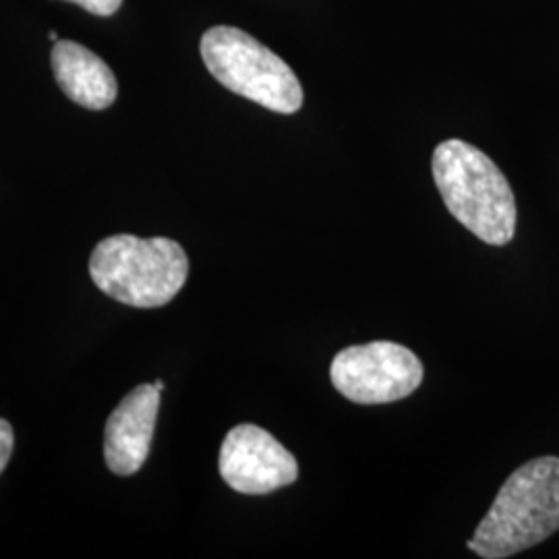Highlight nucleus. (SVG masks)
<instances>
[{
  "instance_id": "obj_1",
  "label": "nucleus",
  "mask_w": 559,
  "mask_h": 559,
  "mask_svg": "<svg viewBox=\"0 0 559 559\" xmlns=\"http://www.w3.org/2000/svg\"><path fill=\"white\" fill-rule=\"evenodd\" d=\"M448 212L477 239L501 247L516 233V198L500 166L462 140L440 143L431 160Z\"/></svg>"
},
{
  "instance_id": "obj_12",
  "label": "nucleus",
  "mask_w": 559,
  "mask_h": 559,
  "mask_svg": "<svg viewBox=\"0 0 559 559\" xmlns=\"http://www.w3.org/2000/svg\"><path fill=\"white\" fill-rule=\"evenodd\" d=\"M50 41H55V44L59 41V36H57V32H50Z\"/></svg>"
},
{
  "instance_id": "obj_2",
  "label": "nucleus",
  "mask_w": 559,
  "mask_h": 559,
  "mask_svg": "<svg viewBox=\"0 0 559 559\" xmlns=\"http://www.w3.org/2000/svg\"><path fill=\"white\" fill-rule=\"evenodd\" d=\"M559 531V459L540 456L516 468L480 520L468 549L483 559L526 551Z\"/></svg>"
},
{
  "instance_id": "obj_3",
  "label": "nucleus",
  "mask_w": 559,
  "mask_h": 559,
  "mask_svg": "<svg viewBox=\"0 0 559 559\" xmlns=\"http://www.w3.org/2000/svg\"><path fill=\"white\" fill-rule=\"evenodd\" d=\"M90 276L110 299L156 309L179 295L189 276V258L177 240L115 235L96 245Z\"/></svg>"
},
{
  "instance_id": "obj_10",
  "label": "nucleus",
  "mask_w": 559,
  "mask_h": 559,
  "mask_svg": "<svg viewBox=\"0 0 559 559\" xmlns=\"http://www.w3.org/2000/svg\"><path fill=\"white\" fill-rule=\"evenodd\" d=\"M69 2H75L83 7L85 11L94 13V15H100V17H108V15H115L122 4V0H69Z\"/></svg>"
},
{
  "instance_id": "obj_11",
  "label": "nucleus",
  "mask_w": 559,
  "mask_h": 559,
  "mask_svg": "<svg viewBox=\"0 0 559 559\" xmlns=\"http://www.w3.org/2000/svg\"><path fill=\"white\" fill-rule=\"evenodd\" d=\"M154 385H156V390H160V392H164V388H166V385H164V381L162 380L154 381Z\"/></svg>"
},
{
  "instance_id": "obj_7",
  "label": "nucleus",
  "mask_w": 559,
  "mask_h": 559,
  "mask_svg": "<svg viewBox=\"0 0 559 559\" xmlns=\"http://www.w3.org/2000/svg\"><path fill=\"white\" fill-rule=\"evenodd\" d=\"M160 394L154 383H141L108 417L104 431V459L115 475H135L150 456L160 411Z\"/></svg>"
},
{
  "instance_id": "obj_6",
  "label": "nucleus",
  "mask_w": 559,
  "mask_h": 559,
  "mask_svg": "<svg viewBox=\"0 0 559 559\" xmlns=\"http://www.w3.org/2000/svg\"><path fill=\"white\" fill-rule=\"evenodd\" d=\"M221 475L239 493L265 496L293 485L299 477V464L272 433L245 423L224 438Z\"/></svg>"
},
{
  "instance_id": "obj_5",
  "label": "nucleus",
  "mask_w": 559,
  "mask_h": 559,
  "mask_svg": "<svg viewBox=\"0 0 559 559\" xmlns=\"http://www.w3.org/2000/svg\"><path fill=\"white\" fill-rule=\"evenodd\" d=\"M330 378L355 404H388L411 396L423 381V362L406 346L376 340L340 350Z\"/></svg>"
},
{
  "instance_id": "obj_9",
  "label": "nucleus",
  "mask_w": 559,
  "mask_h": 559,
  "mask_svg": "<svg viewBox=\"0 0 559 559\" xmlns=\"http://www.w3.org/2000/svg\"><path fill=\"white\" fill-rule=\"evenodd\" d=\"M13 445H15V436H13V427L4 419H0V475L7 468L11 454H13Z\"/></svg>"
},
{
  "instance_id": "obj_8",
  "label": "nucleus",
  "mask_w": 559,
  "mask_h": 559,
  "mask_svg": "<svg viewBox=\"0 0 559 559\" xmlns=\"http://www.w3.org/2000/svg\"><path fill=\"white\" fill-rule=\"evenodd\" d=\"M52 71L62 94L83 108L104 110L117 100L119 85L115 73L98 55L78 41L55 44Z\"/></svg>"
},
{
  "instance_id": "obj_4",
  "label": "nucleus",
  "mask_w": 559,
  "mask_h": 559,
  "mask_svg": "<svg viewBox=\"0 0 559 559\" xmlns=\"http://www.w3.org/2000/svg\"><path fill=\"white\" fill-rule=\"evenodd\" d=\"M201 57L226 90L280 115L300 110L299 78L251 34L228 25L212 27L201 38Z\"/></svg>"
}]
</instances>
